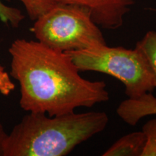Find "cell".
I'll return each instance as SVG.
<instances>
[{
  "label": "cell",
  "mask_w": 156,
  "mask_h": 156,
  "mask_svg": "<svg viewBox=\"0 0 156 156\" xmlns=\"http://www.w3.org/2000/svg\"><path fill=\"white\" fill-rule=\"evenodd\" d=\"M10 77L5 68L0 65V93L5 96L9 95L15 89V85Z\"/></svg>",
  "instance_id": "7c38bea8"
},
{
  "label": "cell",
  "mask_w": 156,
  "mask_h": 156,
  "mask_svg": "<svg viewBox=\"0 0 156 156\" xmlns=\"http://www.w3.org/2000/svg\"><path fill=\"white\" fill-rule=\"evenodd\" d=\"M8 133H7L4 128L2 123L0 119V156H4V147Z\"/></svg>",
  "instance_id": "4fadbf2b"
},
{
  "label": "cell",
  "mask_w": 156,
  "mask_h": 156,
  "mask_svg": "<svg viewBox=\"0 0 156 156\" xmlns=\"http://www.w3.org/2000/svg\"><path fill=\"white\" fill-rule=\"evenodd\" d=\"M119 117L129 126H136L144 117L156 115V97L147 93L137 98L123 101L116 108Z\"/></svg>",
  "instance_id": "8992f818"
},
{
  "label": "cell",
  "mask_w": 156,
  "mask_h": 156,
  "mask_svg": "<svg viewBox=\"0 0 156 156\" xmlns=\"http://www.w3.org/2000/svg\"><path fill=\"white\" fill-rule=\"evenodd\" d=\"M9 1V0H8ZM25 7L28 15L32 20H36L50 9L57 5L58 0H18Z\"/></svg>",
  "instance_id": "9c48e42d"
},
{
  "label": "cell",
  "mask_w": 156,
  "mask_h": 156,
  "mask_svg": "<svg viewBox=\"0 0 156 156\" xmlns=\"http://www.w3.org/2000/svg\"><path fill=\"white\" fill-rule=\"evenodd\" d=\"M108 123L104 112L52 116L28 112L8 133L4 156H65L103 132Z\"/></svg>",
  "instance_id": "7a4b0ae2"
},
{
  "label": "cell",
  "mask_w": 156,
  "mask_h": 156,
  "mask_svg": "<svg viewBox=\"0 0 156 156\" xmlns=\"http://www.w3.org/2000/svg\"><path fill=\"white\" fill-rule=\"evenodd\" d=\"M145 143L141 156H156V119L147 121L142 126Z\"/></svg>",
  "instance_id": "8fae6325"
},
{
  "label": "cell",
  "mask_w": 156,
  "mask_h": 156,
  "mask_svg": "<svg viewBox=\"0 0 156 156\" xmlns=\"http://www.w3.org/2000/svg\"><path fill=\"white\" fill-rule=\"evenodd\" d=\"M5 1L8 0H0V20L12 28H18L25 18L24 15L19 9L6 5Z\"/></svg>",
  "instance_id": "30bf717a"
},
{
  "label": "cell",
  "mask_w": 156,
  "mask_h": 156,
  "mask_svg": "<svg viewBox=\"0 0 156 156\" xmlns=\"http://www.w3.org/2000/svg\"><path fill=\"white\" fill-rule=\"evenodd\" d=\"M66 53L80 73L106 74L122 82L129 98H137L155 90L153 77L147 62L136 47L130 49L100 44Z\"/></svg>",
  "instance_id": "3957f363"
},
{
  "label": "cell",
  "mask_w": 156,
  "mask_h": 156,
  "mask_svg": "<svg viewBox=\"0 0 156 156\" xmlns=\"http://www.w3.org/2000/svg\"><path fill=\"white\" fill-rule=\"evenodd\" d=\"M10 76L19 83L20 106L27 112L56 116L109 100L104 81L82 77L66 52L38 41L18 38L9 48Z\"/></svg>",
  "instance_id": "6da1fadb"
},
{
  "label": "cell",
  "mask_w": 156,
  "mask_h": 156,
  "mask_svg": "<svg viewBox=\"0 0 156 156\" xmlns=\"http://www.w3.org/2000/svg\"><path fill=\"white\" fill-rule=\"evenodd\" d=\"M58 2L85 7L98 26L108 30H115L122 26L124 17L134 5V0H58Z\"/></svg>",
  "instance_id": "5b68a950"
},
{
  "label": "cell",
  "mask_w": 156,
  "mask_h": 156,
  "mask_svg": "<svg viewBox=\"0 0 156 156\" xmlns=\"http://www.w3.org/2000/svg\"><path fill=\"white\" fill-rule=\"evenodd\" d=\"M30 31L38 41L63 52L106 44L90 12L75 5L58 3L35 20Z\"/></svg>",
  "instance_id": "277c9868"
},
{
  "label": "cell",
  "mask_w": 156,
  "mask_h": 156,
  "mask_svg": "<svg viewBox=\"0 0 156 156\" xmlns=\"http://www.w3.org/2000/svg\"><path fill=\"white\" fill-rule=\"evenodd\" d=\"M135 47L145 57L156 88V31L150 30L146 33L143 38L136 43Z\"/></svg>",
  "instance_id": "ba28073f"
},
{
  "label": "cell",
  "mask_w": 156,
  "mask_h": 156,
  "mask_svg": "<svg viewBox=\"0 0 156 156\" xmlns=\"http://www.w3.org/2000/svg\"><path fill=\"white\" fill-rule=\"evenodd\" d=\"M145 143L142 131L134 132L122 136L114 142L103 156H141Z\"/></svg>",
  "instance_id": "52a82bcc"
}]
</instances>
